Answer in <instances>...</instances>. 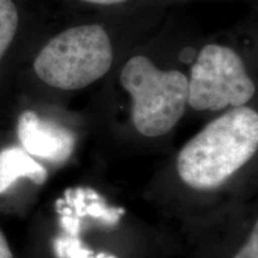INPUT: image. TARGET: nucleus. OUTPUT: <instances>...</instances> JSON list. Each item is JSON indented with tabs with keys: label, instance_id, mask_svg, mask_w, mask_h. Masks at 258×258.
I'll use <instances>...</instances> for the list:
<instances>
[{
	"label": "nucleus",
	"instance_id": "f03ea898",
	"mask_svg": "<svg viewBox=\"0 0 258 258\" xmlns=\"http://www.w3.org/2000/svg\"><path fill=\"white\" fill-rule=\"evenodd\" d=\"M112 47L102 25L70 28L42 48L34 70L42 82L60 90H79L110 70Z\"/></svg>",
	"mask_w": 258,
	"mask_h": 258
},
{
	"label": "nucleus",
	"instance_id": "9b49d317",
	"mask_svg": "<svg viewBox=\"0 0 258 258\" xmlns=\"http://www.w3.org/2000/svg\"><path fill=\"white\" fill-rule=\"evenodd\" d=\"M86 3H92V4H99V5H114V4H120L125 0H83Z\"/></svg>",
	"mask_w": 258,
	"mask_h": 258
},
{
	"label": "nucleus",
	"instance_id": "7ed1b4c3",
	"mask_svg": "<svg viewBox=\"0 0 258 258\" xmlns=\"http://www.w3.org/2000/svg\"><path fill=\"white\" fill-rule=\"evenodd\" d=\"M121 83L133 98V123L145 137L167 134L184 114L188 78L179 71H161L148 57L137 55L124 64Z\"/></svg>",
	"mask_w": 258,
	"mask_h": 258
},
{
	"label": "nucleus",
	"instance_id": "20e7f679",
	"mask_svg": "<svg viewBox=\"0 0 258 258\" xmlns=\"http://www.w3.org/2000/svg\"><path fill=\"white\" fill-rule=\"evenodd\" d=\"M256 91L241 57L231 48H202L188 79V104L199 111L244 106Z\"/></svg>",
	"mask_w": 258,
	"mask_h": 258
},
{
	"label": "nucleus",
	"instance_id": "1a4fd4ad",
	"mask_svg": "<svg viewBox=\"0 0 258 258\" xmlns=\"http://www.w3.org/2000/svg\"><path fill=\"white\" fill-rule=\"evenodd\" d=\"M234 258H258V228L254 225L253 231L251 232L246 244L235 254Z\"/></svg>",
	"mask_w": 258,
	"mask_h": 258
},
{
	"label": "nucleus",
	"instance_id": "f257e3e1",
	"mask_svg": "<svg viewBox=\"0 0 258 258\" xmlns=\"http://www.w3.org/2000/svg\"><path fill=\"white\" fill-rule=\"evenodd\" d=\"M257 148L258 114L238 106L213 120L184 145L177 158V171L190 188L215 189L238 172Z\"/></svg>",
	"mask_w": 258,
	"mask_h": 258
},
{
	"label": "nucleus",
	"instance_id": "6e6552de",
	"mask_svg": "<svg viewBox=\"0 0 258 258\" xmlns=\"http://www.w3.org/2000/svg\"><path fill=\"white\" fill-rule=\"evenodd\" d=\"M18 28V11L12 0H0V60L14 41Z\"/></svg>",
	"mask_w": 258,
	"mask_h": 258
},
{
	"label": "nucleus",
	"instance_id": "9d476101",
	"mask_svg": "<svg viewBox=\"0 0 258 258\" xmlns=\"http://www.w3.org/2000/svg\"><path fill=\"white\" fill-rule=\"evenodd\" d=\"M0 258H15L8 238L2 231V228H0Z\"/></svg>",
	"mask_w": 258,
	"mask_h": 258
},
{
	"label": "nucleus",
	"instance_id": "39448f33",
	"mask_svg": "<svg viewBox=\"0 0 258 258\" xmlns=\"http://www.w3.org/2000/svg\"><path fill=\"white\" fill-rule=\"evenodd\" d=\"M17 137L21 147L31 157L54 164L69 159L76 144L70 129L41 117L34 110H25L19 115Z\"/></svg>",
	"mask_w": 258,
	"mask_h": 258
},
{
	"label": "nucleus",
	"instance_id": "423d86ee",
	"mask_svg": "<svg viewBox=\"0 0 258 258\" xmlns=\"http://www.w3.org/2000/svg\"><path fill=\"white\" fill-rule=\"evenodd\" d=\"M47 178V167L22 147L9 146L0 150V196L23 179L42 185Z\"/></svg>",
	"mask_w": 258,
	"mask_h": 258
},
{
	"label": "nucleus",
	"instance_id": "0eeeda50",
	"mask_svg": "<svg viewBox=\"0 0 258 258\" xmlns=\"http://www.w3.org/2000/svg\"><path fill=\"white\" fill-rule=\"evenodd\" d=\"M63 202L69 205V211L77 218L90 217L110 227L117 225L124 214V209L109 207L103 196L93 189L67 190Z\"/></svg>",
	"mask_w": 258,
	"mask_h": 258
}]
</instances>
